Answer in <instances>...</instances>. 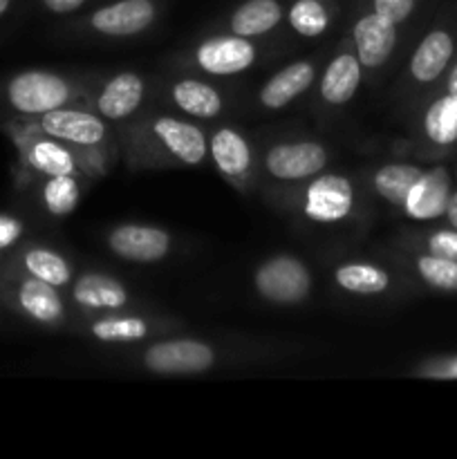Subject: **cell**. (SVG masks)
I'll return each mask as SVG.
<instances>
[{"instance_id":"6da1fadb","label":"cell","mask_w":457,"mask_h":459,"mask_svg":"<svg viewBox=\"0 0 457 459\" xmlns=\"http://www.w3.org/2000/svg\"><path fill=\"white\" fill-rule=\"evenodd\" d=\"M124 152L133 169H197L209 160V134L195 121L151 112L130 126Z\"/></svg>"},{"instance_id":"7a4b0ae2","label":"cell","mask_w":457,"mask_h":459,"mask_svg":"<svg viewBox=\"0 0 457 459\" xmlns=\"http://www.w3.org/2000/svg\"><path fill=\"white\" fill-rule=\"evenodd\" d=\"M455 56L457 0H439L397 81L399 103L415 110L417 103L444 79Z\"/></svg>"},{"instance_id":"3957f363","label":"cell","mask_w":457,"mask_h":459,"mask_svg":"<svg viewBox=\"0 0 457 459\" xmlns=\"http://www.w3.org/2000/svg\"><path fill=\"white\" fill-rule=\"evenodd\" d=\"M12 139L21 151L22 161L43 178H52V175L103 178L115 160L110 148L85 151V148H74L61 139L49 137L40 130L36 119L13 126Z\"/></svg>"},{"instance_id":"277c9868","label":"cell","mask_w":457,"mask_h":459,"mask_svg":"<svg viewBox=\"0 0 457 459\" xmlns=\"http://www.w3.org/2000/svg\"><path fill=\"white\" fill-rule=\"evenodd\" d=\"M294 191V209L316 227H343L357 218L361 206V188L352 175L341 170H323Z\"/></svg>"},{"instance_id":"5b68a950","label":"cell","mask_w":457,"mask_h":459,"mask_svg":"<svg viewBox=\"0 0 457 459\" xmlns=\"http://www.w3.org/2000/svg\"><path fill=\"white\" fill-rule=\"evenodd\" d=\"M412 143L421 160L442 161L457 157V94L433 88L417 103Z\"/></svg>"},{"instance_id":"8992f818","label":"cell","mask_w":457,"mask_h":459,"mask_svg":"<svg viewBox=\"0 0 457 459\" xmlns=\"http://www.w3.org/2000/svg\"><path fill=\"white\" fill-rule=\"evenodd\" d=\"M348 13V36L352 40L358 61H361L363 74L372 81L392 65L397 54L401 52V39L406 31L399 30L388 18L372 12L361 0H349Z\"/></svg>"},{"instance_id":"52a82bcc","label":"cell","mask_w":457,"mask_h":459,"mask_svg":"<svg viewBox=\"0 0 457 459\" xmlns=\"http://www.w3.org/2000/svg\"><path fill=\"white\" fill-rule=\"evenodd\" d=\"M90 99V88L81 81L49 70H27L7 83V101L25 117H40L49 110L79 106Z\"/></svg>"},{"instance_id":"ba28073f","label":"cell","mask_w":457,"mask_h":459,"mask_svg":"<svg viewBox=\"0 0 457 459\" xmlns=\"http://www.w3.org/2000/svg\"><path fill=\"white\" fill-rule=\"evenodd\" d=\"M220 352L213 343L195 336H170L148 343L139 354L146 372L160 377H195L213 370Z\"/></svg>"},{"instance_id":"9c48e42d","label":"cell","mask_w":457,"mask_h":459,"mask_svg":"<svg viewBox=\"0 0 457 459\" xmlns=\"http://www.w3.org/2000/svg\"><path fill=\"white\" fill-rule=\"evenodd\" d=\"M254 290L264 303L296 307L312 296L314 276L307 263L294 254H276L254 269Z\"/></svg>"},{"instance_id":"30bf717a","label":"cell","mask_w":457,"mask_h":459,"mask_svg":"<svg viewBox=\"0 0 457 459\" xmlns=\"http://www.w3.org/2000/svg\"><path fill=\"white\" fill-rule=\"evenodd\" d=\"M161 0H108L76 22L79 31L97 39H134L157 25Z\"/></svg>"},{"instance_id":"8fae6325","label":"cell","mask_w":457,"mask_h":459,"mask_svg":"<svg viewBox=\"0 0 457 459\" xmlns=\"http://www.w3.org/2000/svg\"><path fill=\"white\" fill-rule=\"evenodd\" d=\"M330 157L327 146L318 139H280L269 143L260 155V173L278 184H303L323 173Z\"/></svg>"},{"instance_id":"7c38bea8","label":"cell","mask_w":457,"mask_h":459,"mask_svg":"<svg viewBox=\"0 0 457 459\" xmlns=\"http://www.w3.org/2000/svg\"><path fill=\"white\" fill-rule=\"evenodd\" d=\"M260 58V45L255 39L215 31L202 39L188 54L191 67L209 76H237L255 67Z\"/></svg>"},{"instance_id":"4fadbf2b","label":"cell","mask_w":457,"mask_h":459,"mask_svg":"<svg viewBox=\"0 0 457 459\" xmlns=\"http://www.w3.org/2000/svg\"><path fill=\"white\" fill-rule=\"evenodd\" d=\"M36 124L40 126L45 134L56 137L61 142L70 143L74 148H112L115 133L110 128V121L99 117L94 110H85L81 106H65L49 110L45 115L36 117Z\"/></svg>"},{"instance_id":"5bb4252c","label":"cell","mask_w":457,"mask_h":459,"mask_svg":"<svg viewBox=\"0 0 457 459\" xmlns=\"http://www.w3.org/2000/svg\"><path fill=\"white\" fill-rule=\"evenodd\" d=\"M457 186V170L444 161L426 164L424 173L408 191L399 213L412 224L439 222L446 213L453 188Z\"/></svg>"},{"instance_id":"9a60e30c","label":"cell","mask_w":457,"mask_h":459,"mask_svg":"<svg viewBox=\"0 0 457 459\" xmlns=\"http://www.w3.org/2000/svg\"><path fill=\"white\" fill-rule=\"evenodd\" d=\"M106 247L125 263L155 264L173 254L175 240L166 229L155 224L124 222L106 233Z\"/></svg>"},{"instance_id":"2e32d148","label":"cell","mask_w":457,"mask_h":459,"mask_svg":"<svg viewBox=\"0 0 457 459\" xmlns=\"http://www.w3.org/2000/svg\"><path fill=\"white\" fill-rule=\"evenodd\" d=\"M363 79H366V74H363L361 61L354 52L349 36H345L339 52L323 65L321 74H318L316 99L321 108L339 110V108L349 106L361 90Z\"/></svg>"},{"instance_id":"e0dca14e","label":"cell","mask_w":457,"mask_h":459,"mask_svg":"<svg viewBox=\"0 0 457 459\" xmlns=\"http://www.w3.org/2000/svg\"><path fill=\"white\" fill-rule=\"evenodd\" d=\"M209 160L233 188H249L255 175V152L251 142L233 126H218L209 134Z\"/></svg>"},{"instance_id":"ac0fdd59","label":"cell","mask_w":457,"mask_h":459,"mask_svg":"<svg viewBox=\"0 0 457 459\" xmlns=\"http://www.w3.org/2000/svg\"><path fill=\"white\" fill-rule=\"evenodd\" d=\"M146 99V79L139 72L124 70L112 74L101 88L90 94V106L110 124H121L134 117Z\"/></svg>"},{"instance_id":"d6986e66","label":"cell","mask_w":457,"mask_h":459,"mask_svg":"<svg viewBox=\"0 0 457 459\" xmlns=\"http://www.w3.org/2000/svg\"><path fill=\"white\" fill-rule=\"evenodd\" d=\"M72 303L81 312L97 316V314L124 312L133 305L128 287L119 278L103 272H83L70 285Z\"/></svg>"},{"instance_id":"ffe728a7","label":"cell","mask_w":457,"mask_h":459,"mask_svg":"<svg viewBox=\"0 0 457 459\" xmlns=\"http://www.w3.org/2000/svg\"><path fill=\"white\" fill-rule=\"evenodd\" d=\"M318 61L316 58H298V61L287 63L278 72H273L258 90V106L267 112H278L282 108L291 106L300 94L307 92L318 79Z\"/></svg>"},{"instance_id":"44dd1931","label":"cell","mask_w":457,"mask_h":459,"mask_svg":"<svg viewBox=\"0 0 457 459\" xmlns=\"http://www.w3.org/2000/svg\"><path fill=\"white\" fill-rule=\"evenodd\" d=\"M161 325L157 318H148L137 312L97 314L85 325V334L103 345H134L160 334Z\"/></svg>"},{"instance_id":"7402d4cb","label":"cell","mask_w":457,"mask_h":459,"mask_svg":"<svg viewBox=\"0 0 457 459\" xmlns=\"http://www.w3.org/2000/svg\"><path fill=\"white\" fill-rule=\"evenodd\" d=\"M332 282L343 294L375 299V296L390 294L397 287V276L385 264L354 258L343 260L332 269Z\"/></svg>"},{"instance_id":"603a6c76","label":"cell","mask_w":457,"mask_h":459,"mask_svg":"<svg viewBox=\"0 0 457 459\" xmlns=\"http://www.w3.org/2000/svg\"><path fill=\"white\" fill-rule=\"evenodd\" d=\"M348 3L349 0H289L285 22L300 39H323L348 13Z\"/></svg>"},{"instance_id":"cb8c5ba5","label":"cell","mask_w":457,"mask_h":459,"mask_svg":"<svg viewBox=\"0 0 457 459\" xmlns=\"http://www.w3.org/2000/svg\"><path fill=\"white\" fill-rule=\"evenodd\" d=\"M287 18L285 0H242L224 18V30L228 34L245 39H263L273 34Z\"/></svg>"},{"instance_id":"d4e9b609","label":"cell","mask_w":457,"mask_h":459,"mask_svg":"<svg viewBox=\"0 0 457 459\" xmlns=\"http://www.w3.org/2000/svg\"><path fill=\"white\" fill-rule=\"evenodd\" d=\"M168 101L182 115L200 121L218 119L227 108L222 92L213 83L195 79V76H182V79L170 81Z\"/></svg>"},{"instance_id":"484cf974","label":"cell","mask_w":457,"mask_h":459,"mask_svg":"<svg viewBox=\"0 0 457 459\" xmlns=\"http://www.w3.org/2000/svg\"><path fill=\"white\" fill-rule=\"evenodd\" d=\"M16 303L27 318L45 327L63 325L67 318V305L61 290L34 276H22L16 287Z\"/></svg>"},{"instance_id":"4316f807","label":"cell","mask_w":457,"mask_h":459,"mask_svg":"<svg viewBox=\"0 0 457 459\" xmlns=\"http://www.w3.org/2000/svg\"><path fill=\"white\" fill-rule=\"evenodd\" d=\"M399 263L415 281L439 294H457V260L442 258L428 251L399 247Z\"/></svg>"},{"instance_id":"83f0119b","label":"cell","mask_w":457,"mask_h":459,"mask_svg":"<svg viewBox=\"0 0 457 459\" xmlns=\"http://www.w3.org/2000/svg\"><path fill=\"white\" fill-rule=\"evenodd\" d=\"M424 169L426 164H415V161H385L367 173V186L376 200L392 211H399Z\"/></svg>"},{"instance_id":"f1b7e54d","label":"cell","mask_w":457,"mask_h":459,"mask_svg":"<svg viewBox=\"0 0 457 459\" xmlns=\"http://www.w3.org/2000/svg\"><path fill=\"white\" fill-rule=\"evenodd\" d=\"M22 269L30 276L49 282L58 290L70 287L72 281H74L72 263L61 251L52 249V247H27L25 254H22Z\"/></svg>"},{"instance_id":"f546056e","label":"cell","mask_w":457,"mask_h":459,"mask_svg":"<svg viewBox=\"0 0 457 459\" xmlns=\"http://www.w3.org/2000/svg\"><path fill=\"white\" fill-rule=\"evenodd\" d=\"M83 197V178L81 175H52L45 178L40 188V202L54 218H67L76 211Z\"/></svg>"},{"instance_id":"4dcf8cb0","label":"cell","mask_w":457,"mask_h":459,"mask_svg":"<svg viewBox=\"0 0 457 459\" xmlns=\"http://www.w3.org/2000/svg\"><path fill=\"white\" fill-rule=\"evenodd\" d=\"M401 245L412 249L428 251V254L442 255V258L457 260V229L448 227L444 222H430L421 229L408 233Z\"/></svg>"},{"instance_id":"1f68e13d","label":"cell","mask_w":457,"mask_h":459,"mask_svg":"<svg viewBox=\"0 0 457 459\" xmlns=\"http://www.w3.org/2000/svg\"><path fill=\"white\" fill-rule=\"evenodd\" d=\"M361 3L379 16L388 18L399 30L412 31L426 13L433 12L439 0H361Z\"/></svg>"},{"instance_id":"d6a6232c","label":"cell","mask_w":457,"mask_h":459,"mask_svg":"<svg viewBox=\"0 0 457 459\" xmlns=\"http://www.w3.org/2000/svg\"><path fill=\"white\" fill-rule=\"evenodd\" d=\"M412 375L421 379L455 381L457 379V354H444V357H430L415 368Z\"/></svg>"},{"instance_id":"836d02e7","label":"cell","mask_w":457,"mask_h":459,"mask_svg":"<svg viewBox=\"0 0 457 459\" xmlns=\"http://www.w3.org/2000/svg\"><path fill=\"white\" fill-rule=\"evenodd\" d=\"M22 236V222L13 215L0 213V249H9Z\"/></svg>"},{"instance_id":"e575fe53","label":"cell","mask_w":457,"mask_h":459,"mask_svg":"<svg viewBox=\"0 0 457 459\" xmlns=\"http://www.w3.org/2000/svg\"><path fill=\"white\" fill-rule=\"evenodd\" d=\"M90 3L92 0H40V4L49 13H56V16H70V13L79 12V9H83Z\"/></svg>"},{"instance_id":"d590c367","label":"cell","mask_w":457,"mask_h":459,"mask_svg":"<svg viewBox=\"0 0 457 459\" xmlns=\"http://www.w3.org/2000/svg\"><path fill=\"white\" fill-rule=\"evenodd\" d=\"M435 88H442V90H446V92L457 94V56H455V61L451 63V67H448V70H446L444 79L439 81V83L435 85Z\"/></svg>"},{"instance_id":"8d00e7d4","label":"cell","mask_w":457,"mask_h":459,"mask_svg":"<svg viewBox=\"0 0 457 459\" xmlns=\"http://www.w3.org/2000/svg\"><path fill=\"white\" fill-rule=\"evenodd\" d=\"M439 222L448 224V227H453V229H457V186L453 188L451 200H448V206H446V213H444V218L439 220Z\"/></svg>"},{"instance_id":"74e56055","label":"cell","mask_w":457,"mask_h":459,"mask_svg":"<svg viewBox=\"0 0 457 459\" xmlns=\"http://www.w3.org/2000/svg\"><path fill=\"white\" fill-rule=\"evenodd\" d=\"M13 0H0V18L4 16V13L9 12V7H12Z\"/></svg>"},{"instance_id":"f35d334b","label":"cell","mask_w":457,"mask_h":459,"mask_svg":"<svg viewBox=\"0 0 457 459\" xmlns=\"http://www.w3.org/2000/svg\"><path fill=\"white\" fill-rule=\"evenodd\" d=\"M285 3H289V0H285Z\"/></svg>"}]
</instances>
